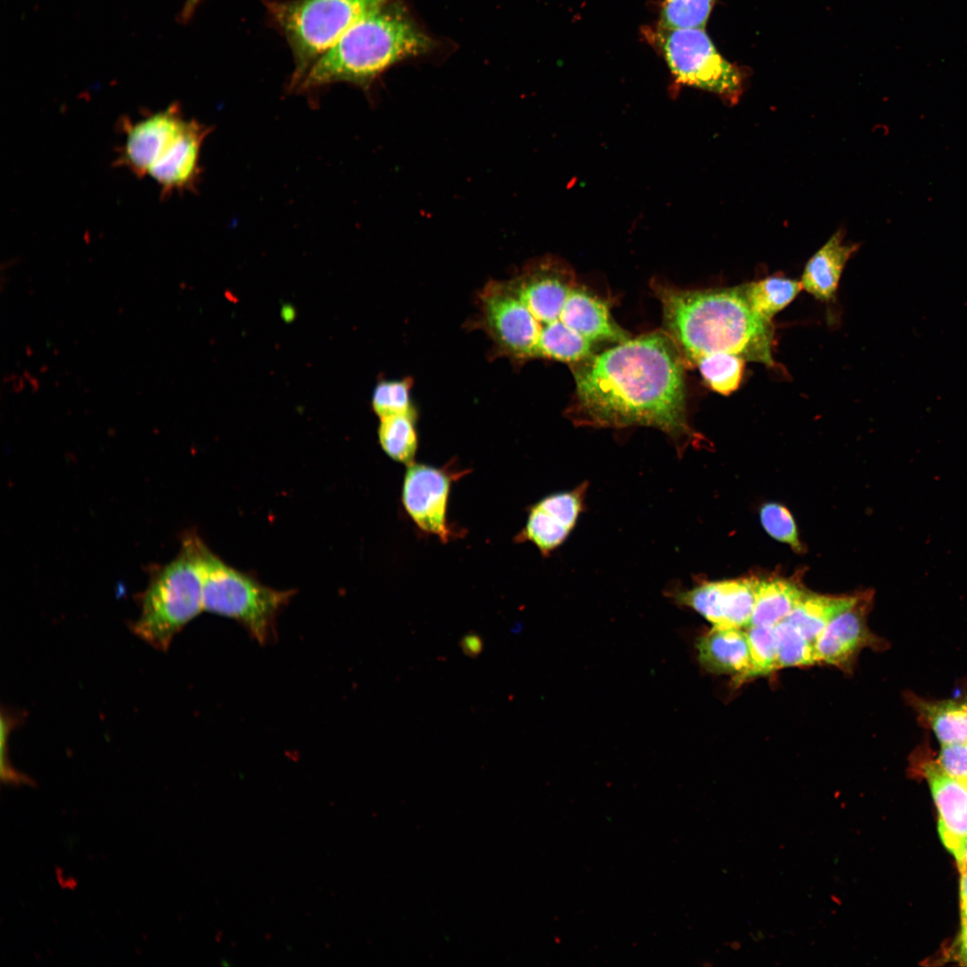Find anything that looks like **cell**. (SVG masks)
Listing matches in <instances>:
<instances>
[{
  "label": "cell",
  "mask_w": 967,
  "mask_h": 967,
  "mask_svg": "<svg viewBox=\"0 0 967 967\" xmlns=\"http://www.w3.org/2000/svg\"><path fill=\"white\" fill-rule=\"evenodd\" d=\"M651 287L661 303L663 331L684 365L717 354L774 365V324L751 308L741 286L681 289L653 281Z\"/></svg>",
  "instance_id": "3957f363"
},
{
  "label": "cell",
  "mask_w": 967,
  "mask_h": 967,
  "mask_svg": "<svg viewBox=\"0 0 967 967\" xmlns=\"http://www.w3.org/2000/svg\"><path fill=\"white\" fill-rule=\"evenodd\" d=\"M124 134L115 165L138 177L150 176L167 196L193 190L200 179V154L210 129L186 119L173 103L133 121L122 118Z\"/></svg>",
  "instance_id": "5b68a950"
},
{
  "label": "cell",
  "mask_w": 967,
  "mask_h": 967,
  "mask_svg": "<svg viewBox=\"0 0 967 967\" xmlns=\"http://www.w3.org/2000/svg\"><path fill=\"white\" fill-rule=\"evenodd\" d=\"M760 520L773 538L790 544L798 552L802 550L795 522L785 507L775 502L766 503L760 509Z\"/></svg>",
  "instance_id": "4316f807"
},
{
  "label": "cell",
  "mask_w": 967,
  "mask_h": 967,
  "mask_svg": "<svg viewBox=\"0 0 967 967\" xmlns=\"http://www.w3.org/2000/svg\"><path fill=\"white\" fill-rule=\"evenodd\" d=\"M646 36L663 56L674 81L697 88L736 104L745 87L746 72L726 60L705 29H665L657 25Z\"/></svg>",
  "instance_id": "9c48e42d"
},
{
  "label": "cell",
  "mask_w": 967,
  "mask_h": 967,
  "mask_svg": "<svg viewBox=\"0 0 967 967\" xmlns=\"http://www.w3.org/2000/svg\"><path fill=\"white\" fill-rule=\"evenodd\" d=\"M855 598L856 595L830 596L807 592L785 620L816 646L818 636L827 624L847 609Z\"/></svg>",
  "instance_id": "d6986e66"
},
{
  "label": "cell",
  "mask_w": 967,
  "mask_h": 967,
  "mask_svg": "<svg viewBox=\"0 0 967 967\" xmlns=\"http://www.w3.org/2000/svg\"><path fill=\"white\" fill-rule=\"evenodd\" d=\"M966 868H967V851H966V856H965V868H964V869H965Z\"/></svg>",
  "instance_id": "836d02e7"
},
{
  "label": "cell",
  "mask_w": 967,
  "mask_h": 967,
  "mask_svg": "<svg viewBox=\"0 0 967 967\" xmlns=\"http://www.w3.org/2000/svg\"><path fill=\"white\" fill-rule=\"evenodd\" d=\"M452 475L444 467L412 463L406 469L403 488V506L423 531L437 535L442 542L451 536L447 520V504Z\"/></svg>",
  "instance_id": "7c38bea8"
},
{
  "label": "cell",
  "mask_w": 967,
  "mask_h": 967,
  "mask_svg": "<svg viewBox=\"0 0 967 967\" xmlns=\"http://www.w3.org/2000/svg\"><path fill=\"white\" fill-rule=\"evenodd\" d=\"M740 286L751 308L769 321L792 303L802 289L800 281L781 276H771Z\"/></svg>",
  "instance_id": "ffe728a7"
},
{
  "label": "cell",
  "mask_w": 967,
  "mask_h": 967,
  "mask_svg": "<svg viewBox=\"0 0 967 967\" xmlns=\"http://www.w3.org/2000/svg\"><path fill=\"white\" fill-rule=\"evenodd\" d=\"M434 47L435 41L406 9L390 0L352 25L312 65L298 88L347 82L367 89L392 65Z\"/></svg>",
  "instance_id": "277c9868"
},
{
  "label": "cell",
  "mask_w": 967,
  "mask_h": 967,
  "mask_svg": "<svg viewBox=\"0 0 967 967\" xmlns=\"http://www.w3.org/2000/svg\"><path fill=\"white\" fill-rule=\"evenodd\" d=\"M416 412L380 418L378 436L384 452L393 460L410 465L415 457L418 437Z\"/></svg>",
  "instance_id": "44dd1931"
},
{
  "label": "cell",
  "mask_w": 967,
  "mask_h": 967,
  "mask_svg": "<svg viewBox=\"0 0 967 967\" xmlns=\"http://www.w3.org/2000/svg\"><path fill=\"white\" fill-rule=\"evenodd\" d=\"M858 244H844L842 231L835 232L808 261L800 283L816 299L833 301L843 269L858 250Z\"/></svg>",
  "instance_id": "e0dca14e"
},
{
  "label": "cell",
  "mask_w": 967,
  "mask_h": 967,
  "mask_svg": "<svg viewBox=\"0 0 967 967\" xmlns=\"http://www.w3.org/2000/svg\"><path fill=\"white\" fill-rule=\"evenodd\" d=\"M936 758L946 774L967 787V743L940 746Z\"/></svg>",
  "instance_id": "83f0119b"
},
{
  "label": "cell",
  "mask_w": 967,
  "mask_h": 967,
  "mask_svg": "<svg viewBox=\"0 0 967 967\" xmlns=\"http://www.w3.org/2000/svg\"><path fill=\"white\" fill-rule=\"evenodd\" d=\"M904 697L918 723L933 732L940 746L967 743V694L928 699L908 691Z\"/></svg>",
  "instance_id": "2e32d148"
},
{
  "label": "cell",
  "mask_w": 967,
  "mask_h": 967,
  "mask_svg": "<svg viewBox=\"0 0 967 967\" xmlns=\"http://www.w3.org/2000/svg\"><path fill=\"white\" fill-rule=\"evenodd\" d=\"M24 376L29 381L32 389L36 391L39 387L38 381L34 377H32L28 372H24Z\"/></svg>",
  "instance_id": "d6a6232c"
},
{
  "label": "cell",
  "mask_w": 967,
  "mask_h": 967,
  "mask_svg": "<svg viewBox=\"0 0 967 967\" xmlns=\"http://www.w3.org/2000/svg\"><path fill=\"white\" fill-rule=\"evenodd\" d=\"M778 670L811 666L817 662L816 646L795 626L783 619L775 625Z\"/></svg>",
  "instance_id": "603a6c76"
},
{
  "label": "cell",
  "mask_w": 967,
  "mask_h": 967,
  "mask_svg": "<svg viewBox=\"0 0 967 967\" xmlns=\"http://www.w3.org/2000/svg\"><path fill=\"white\" fill-rule=\"evenodd\" d=\"M715 0H664L658 26L665 29H705Z\"/></svg>",
  "instance_id": "cb8c5ba5"
},
{
  "label": "cell",
  "mask_w": 967,
  "mask_h": 967,
  "mask_svg": "<svg viewBox=\"0 0 967 967\" xmlns=\"http://www.w3.org/2000/svg\"><path fill=\"white\" fill-rule=\"evenodd\" d=\"M412 380H382L373 391L372 405L381 418L391 415L416 412L411 398Z\"/></svg>",
  "instance_id": "484cf974"
},
{
  "label": "cell",
  "mask_w": 967,
  "mask_h": 967,
  "mask_svg": "<svg viewBox=\"0 0 967 967\" xmlns=\"http://www.w3.org/2000/svg\"><path fill=\"white\" fill-rule=\"evenodd\" d=\"M390 0H292L270 6L292 49L290 87L361 18Z\"/></svg>",
  "instance_id": "ba28073f"
},
{
  "label": "cell",
  "mask_w": 967,
  "mask_h": 967,
  "mask_svg": "<svg viewBox=\"0 0 967 967\" xmlns=\"http://www.w3.org/2000/svg\"><path fill=\"white\" fill-rule=\"evenodd\" d=\"M961 935L967 933V868L961 871Z\"/></svg>",
  "instance_id": "f1b7e54d"
},
{
  "label": "cell",
  "mask_w": 967,
  "mask_h": 967,
  "mask_svg": "<svg viewBox=\"0 0 967 967\" xmlns=\"http://www.w3.org/2000/svg\"><path fill=\"white\" fill-rule=\"evenodd\" d=\"M201 0H186L183 7L181 17L183 20H188L194 13Z\"/></svg>",
  "instance_id": "4dcf8cb0"
},
{
  "label": "cell",
  "mask_w": 967,
  "mask_h": 967,
  "mask_svg": "<svg viewBox=\"0 0 967 967\" xmlns=\"http://www.w3.org/2000/svg\"><path fill=\"white\" fill-rule=\"evenodd\" d=\"M758 579L704 581L675 593V600L688 606L713 626L746 629L752 618Z\"/></svg>",
  "instance_id": "5bb4252c"
},
{
  "label": "cell",
  "mask_w": 967,
  "mask_h": 967,
  "mask_svg": "<svg viewBox=\"0 0 967 967\" xmlns=\"http://www.w3.org/2000/svg\"><path fill=\"white\" fill-rule=\"evenodd\" d=\"M959 955L962 962L967 965V933L961 935Z\"/></svg>",
  "instance_id": "1f68e13d"
},
{
  "label": "cell",
  "mask_w": 967,
  "mask_h": 967,
  "mask_svg": "<svg viewBox=\"0 0 967 967\" xmlns=\"http://www.w3.org/2000/svg\"><path fill=\"white\" fill-rule=\"evenodd\" d=\"M461 646L466 655L475 657L481 653L483 642L477 635L470 634L462 639Z\"/></svg>",
  "instance_id": "f546056e"
},
{
  "label": "cell",
  "mask_w": 967,
  "mask_h": 967,
  "mask_svg": "<svg viewBox=\"0 0 967 967\" xmlns=\"http://www.w3.org/2000/svg\"><path fill=\"white\" fill-rule=\"evenodd\" d=\"M745 360L730 354H717L699 361V370L706 384L715 392L730 395L742 380Z\"/></svg>",
  "instance_id": "7402d4cb"
},
{
  "label": "cell",
  "mask_w": 967,
  "mask_h": 967,
  "mask_svg": "<svg viewBox=\"0 0 967 967\" xmlns=\"http://www.w3.org/2000/svg\"><path fill=\"white\" fill-rule=\"evenodd\" d=\"M588 482L575 488L551 493L533 504L518 542H530L543 556L559 548L575 528L586 508Z\"/></svg>",
  "instance_id": "4fadbf2b"
},
{
  "label": "cell",
  "mask_w": 967,
  "mask_h": 967,
  "mask_svg": "<svg viewBox=\"0 0 967 967\" xmlns=\"http://www.w3.org/2000/svg\"><path fill=\"white\" fill-rule=\"evenodd\" d=\"M872 602V592L858 594L854 602L827 624L816 641L818 663L848 670L864 648L887 647V643L868 627Z\"/></svg>",
  "instance_id": "8fae6325"
},
{
  "label": "cell",
  "mask_w": 967,
  "mask_h": 967,
  "mask_svg": "<svg viewBox=\"0 0 967 967\" xmlns=\"http://www.w3.org/2000/svg\"><path fill=\"white\" fill-rule=\"evenodd\" d=\"M746 632L751 663L750 679L777 671L775 626L750 625L746 629Z\"/></svg>",
  "instance_id": "d4e9b609"
},
{
  "label": "cell",
  "mask_w": 967,
  "mask_h": 967,
  "mask_svg": "<svg viewBox=\"0 0 967 967\" xmlns=\"http://www.w3.org/2000/svg\"><path fill=\"white\" fill-rule=\"evenodd\" d=\"M698 658L704 668L733 676L736 682L750 679V655L746 629L713 626L697 644Z\"/></svg>",
  "instance_id": "9a60e30c"
},
{
  "label": "cell",
  "mask_w": 967,
  "mask_h": 967,
  "mask_svg": "<svg viewBox=\"0 0 967 967\" xmlns=\"http://www.w3.org/2000/svg\"><path fill=\"white\" fill-rule=\"evenodd\" d=\"M205 543L194 532L182 538L177 555L152 568L146 589L140 595L141 612L132 624L134 634L159 651H167L175 636L203 610Z\"/></svg>",
  "instance_id": "8992f818"
},
{
  "label": "cell",
  "mask_w": 967,
  "mask_h": 967,
  "mask_svg": "<svg viewBox=\"0 0 967 967\" xmlns=\"http://www.w3.org/2000/svg\"><path fill=\"white\" fill-rule=\"evenodd\" d=\"M477 321L501 356L578 364L602 343L629 338L609 304L582 285L554 257L530 261L506 279L489 281L478 295Z\"/></svg>",
  "instance_id": "6da1fadb"
},
{
  "label": "cell",
  "mask_w": 967,
  "mask_h": 967,
  "mask_svg": "<svg viewBox=\"0 0 967 967\" xmlns=\"http://www.w3.org/2000/svg\"><path fill=\"white\" fill-rule=\"evenodd\" d=\"M806 593L792 580L758 579L750 625L775 626L792 612Z\"/></svg>",
  "instance_id": "ac0fdd59"
},
{
  "label": "cell",
  "mask_w": 967,
  "mask_h": 967,
  "mask_svg": "<svg viewBox=\"0 0 967 967\" xmlns=\"http://www.w3.org/2000/svg\"><path fill=\"white\" fill-rule=\"evenodd\" d=\"M294 590L263 585L226 563L207 546L203 558V610L242 625L260 645L275 638L277 618Z\"/></svg>",
  "instance_id": "52a82bcc"
},
{
  "label": "cell",
  "mask_w": 967,
  "mask_h": 967,
  "mask_svg": "<svg viewBox=\"0 0 967 967\" xmlns=\"http://www.w3.org/2000/svg\"><path fill=\"white\" fill-rule=\"evenodd\" d=\"M684 364L663 330L629 338L571 365L568 417L579 426H648L680 453L697 440L687 412Z\"/></svg>",
  "instance_id": "7a4b0ae2"
},
{
  "label": "cell",
  "mask_w": 967,
  "mask_h": 967,
  "mask_svg": "<svg viewBox=\"0 0 967 967\" xmlns=\"http://www.w3.org/2000/svg\"><path fill=\"white\" fill-rule=\"evenodd\" d=\"M926 745L917 749L913 760L928 782L937 806L941 841L961 872L965 868L967 851V787L942 769Z\"/></svg>",
  "instance_id": "30bf717a"
}]
</instances>
